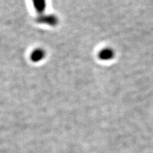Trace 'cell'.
I'll return each instance as SVG.
<instances>
[{"label":"cell","mask_w":153,"mask_h":153,"mask_svg":"<svg viewBox=\"0 0 153 153\" xmlns=\"http://www.w3.org/2000/svg\"><path fill=\"white\" fill-rule=\"evenodd\" d=\"M36 21L40 24L49 25L50 26H56L58 24V18L55 15L47 14V15H41L36 19Z\"/></svg>","instance_id":"6da1fadb"},{"label":"cell","mask_w":153,"mask_h":153,"mask_svg":"<svg viewBox=\"0 0 153 153\" xmlns=\"http://www.w3.org/2000/svg\"><path fill=\"white\" fill-rule=\"evenodd\" d=\"M114 55L115 52L113 49L111 48H105L100 51L98 54V57L101 60L108 61L114 58Z\"/></svg>","instance_id":"7a4b0ae2"},{"label":"cell","mask_w":153,"mask_h":153,"mask_svg":"<svg viewBox=\"0 0 153 153\" xmlns=\"http://www.w3.org/2000/svg\"><path fill=\"white\" fill-rule=\"evenodd\" d=\"M45 56V52L42 49H36L33 51L30 54V58L33 62L38 63L40 62Z\"/></svg>","instance_id":"3957f363"},{"label":"cell","mask_w":153,"mask_h":153,"mask_svg":"<svg viewBox=\"0 0 153 153\" xmlns=\"http://www.w3.org/2000/svg\"><path fill=\"white\" fill-rule=\"evenodd\" d=\"M33 4L35 10L40 14L44 13L47 7L46 0H33Z\"/></svg>","instance_id":"277c9868"}]
</instances>
